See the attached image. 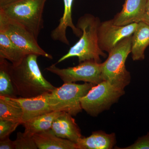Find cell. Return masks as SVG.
Returning a JSON list of instances; mask_svg holds the SVG:
<instances>
[{
	"label": "cell",
	"mask_w": 149,
	"mask_h": 149,
	"mask_svg": "<svg viewBox=\"0 0 149 149\" xmlns=\"http://www.w3.org/2000/svg\"><path fill=\"white\" fill-rule=\"evenodd\" d=\"M38 57L27 55L17 65L10 63L13 83L17 95L21 97H32L51 93L56 88L43 76L37 63Z\"/></svg>",
	"instance_id": "cell-1"
},
{
	"label": "cell",
	"mask_w": 149,
	"mask_h": 149,
	"mask_svg": "<svg viewBox=\"0 0 149 149\" xmlns=\"http://www.w3.org/2000/svg\"><path fill=\"white\" fill-rule=\"evenodd\" d=\"M100 23L98 17L90 14H85L79 18L76 27L82 31L80 39L57 63L73 57H77L79 63L92 60L101 63L100 57H106L107 54L99 45L98 31Z\"/></svg>",
	"instance_id": "cell-2"
},
{
	"label": "cell",
	"mask_w": 149,
	"mask_h": 149,
	"mask_svg": "<svg viewBox=\"0 0 149 149\" xmlns=\"http://www.w3.org/2000/svg\"><path fill=\"white\" fill-rule=\"evenodd\" d=\"M47 0H13L0 6V13L15 20L38 39L44 27L43 10Z\"/></svg>",
	"instance_id": "cell-3"
},
{
	"label": "cell",
	"mask_w": 149,
	"mask_h": 149,
	"mask_svg": "<svg viewBox=\"0 0 149 149\" xmlns=\"http://www.w3.org/2000/svg\"><path fill=\"white\" fill-rule=\"evenodd\" d=\"M131 40L132 35L121 40L109 53L106 61L102 63L103 80L123 89L129 85L131 80L125 63L131 53Z\"/></svg>",
	"instance_id": "cell-4"
},
{
	"label": "cell",
	"mask_w": 149,
	"mask_h": 149,
	"mask_svg": "<svg viewBox=\"0 0 149 149\" xmlns=\"http://www.w3.org/2000/svg\"><path fill=\"white\" fill-rule=\"evenodd\" d=\"M90 83H64L49 93V102L52 111H63L75 116L82 111L80 99L95 86Z\"/></svg>",
	"instance_id": "cell-5"
},
{
	"label": "cell",
	"mask_w": 149,
	"mask_h": 149,
	"mask_svg": "<svg viewBox=\"0 0 149 149\" xmlns=\"http://www.w3.org/2000/svg\"><path fill=\"white\" fill-rule=\"evenodd\" d=\"M125 94L124 89L105 81L93 86L88 94L80 99L81 107L88 114L96 116Z\"/></svg>",
	"instance_id": "cell-6"
},
{
	"label": "cell",
	"mask_w": 149,
	"mask_h": 149,
	"mask_svg": "<svg viewBox=\"0 0 149 149\" xmlns=\"http://www.w3.org/2000/svg\"><path fill=\"white\" fill-rule=\"evenodd\" d=\"M0 30L4 32L27 55L35 54L50 59L53 58L52 55L40 47L37 39L25 27L2 13H0Z\"/></svg>",
	"instance_id": "cell-7"
},
{
	"label": "cell",
	"mask_w": 149,
	"mask_h": 149,
	"mask_svg": "<svg viewBox=\"0 0 149 149\" xmlns=\"http://www.w3.org/2000/svg\"><path fill=\"white\" fill-rule=\"evenodd\" d=\"M102 63L94 61H86L77 66L60 68L55 64L46 70L58 76L64 83L83 81L97 85L103 81L102 76Z\"/></svg>",
	"instance_id": "cell-8"
},
{
	"label": "cell",
	"mask_w": 149,
	"mask_h": 149,
	"mask_svg": "<svg viewBox=\"0 0 149 149\" xmlns=\"http://www.w3.org/2000/svg\"><path fill=\"white\" fill-rule=\"evenodd\" d=\"M138 24L118 26L114 24L112 19L101 22L98 31L100 47L109 53L121 40L133 35Z\"/></svg>",
	"instance_id": "cell-9"
},
{
	"label": "cell",
	"mask_w": 149,
	"mask_h": 149,
	"mask_svg": "<svg viewBox=\"0 0 149 149\" xmlns=\"http://www.w3.org/2000/svg\"><path fill=\"white\" fill-rule=\"evenodd\" d=\"M49 93L32 97L14 98L22 109V124L34 118L53 111L49 102Z\"/></svg>",
	"instance_id": "cell-10"
},
{
	"label": "cell",
	"mask_w": 149,
	"mask_h": 149,
	"mask_svg": "<svg viewBox=\"0 0 149 149\" xmlns=\"http://www.w3.org/2000/svg\"><path fill=\"white\" fill-rule=\"evenodd\" d=\"M147 0H125L122 10L113 19L114 24L124 26L142 22Z\"/></svg>",
	"instance_id": "cell-11"
},
{
	"label": "cell",
	"mask_w": 149,
	"mask_h": 149,
	"mask_svg": "<svg viewBox=\"0 0 149 149\" xmlns=\"http://www.w3.org/2000/svg\"><path fill=\"white\" fill-rule=\"evenodd\" d=\"M51 129L56 136L76 144L83 137L74 118L65 112L63 111L55 119Z\"/></svg>",
	"instance_id": "cell-12"
},
{
	"label": "cell",
	"mask_w": 149,
	"mask_h": 149,
	"mask_svg": "<svg viewBox=\"0 0 149 149\" xmlns=\"http://www.w3.org/2000/svg\"><path fill=\"white\" fill-rule=\"evenodd\" d=\"M73 0H63L64 10L63 16L60 19L58 26L52 31L51 37L54 41H59L69 45V41L66 37L68 27L72 29L73 33L77 37H80L82 32L73 24L72 17V8Z\"/></svg>",
	"instance_id": "cell-13"
},
{
	"label": "cell",
	"mask_w": 149,
	"mask_h": 149,
	"mask_svg": "<svg viewBox=\"0 0 149 149\" xmlns=\"http://www.w3.org/2000/svg\"><path fill=\"white\" fill-rule=\"evenodd\" d=\"M33 139L39 149H78L77 144L60 138L51 129L35 134Z\"/></svg>",
	"instance_id": "cell-14"
},
{
	"label": "cell",
	"mask_w": 149,
	"mask_h": 149,
	"mask_svg": "<svg viewBox=\"0 0 149 149\" xmlns=\"http://www.w3.org/2000/svg\"><path fill=\"white\" fill-rule=\"evenodd\" d=\"M116 143L115 134L102 131L93 132L88 137H82L77 143L78 149H111Z\"/></svg>",
	"instance_id": "cell-15"
},
{
	"label": "cell",
	"mask_w": 149,
	"mask_h": 149,
	"mask_svg": "<svg viewBox=\"0 0 149 149\" xmlns=\"http://www.w3.org/2000/svg\"><path fill=\"white\" fill-rule=\"evenodd\" d=\"M149 46V25L140 22L132 35L131 53L133 61L143 60L145 52Z\"/></svg>",
	"instance_id": "cell-16"
},
{
	"label": "cell",
	"mask_w": 149,
	"mask_h": 149,
	"mask_svg": "<svg viewBox=\"0 0 149 149\" xmlns=\"http://www.w3.org/2000/svg\"><path fill=\"white\" fill-rule=\"evenodd\" d=\"M62 112H50L24 123L22 124L24 128V133L33 136L37 133L49 130L52 128L54 120Z\"/></svg>",
	"instance_id": "cell-17"
},
{
	"label": "cell",
	"mask_w": 149,
	"mask_h": 149,
	"mask_svg": "<svg viewBox=\"0 0 149 149\" xmlns=\"http://www.w3.org/2000/svg\"><path fill=\"white\" fill-rule=\"evenodd\" d=\"M27 55L0 30V58L6 59L13 65L20 63Z\"/></svg>",
	"instance_id": "cell-18"
},
{
	"label": "cell",
	"mask_w": 149,
	"mask_h": 149,
	"mask_svg": "<svg viewBox=\"0 0 149 149\" xmlns=\"http://www.w3.org/2000/svg\"><path fill=\"white\" fill-rule=\"evenodd\" d=\"M23 111L15 99L0 96V119L14 120L22 124Z\"/></svg>",
	"instance_id": "cell-19"
},
{
	"label": "cell",
	"mask_w": 149,
	"mask_h": 149,
	"mask_svg": "<svg viewBox=\"0 0 149 149\" xmlns=\"http://www.w3.org/2000/svg\"><path fill=\"white\" fill-rule=\"evenodd\" d=\"M10 63L0 58V96L15 98L17 94L10 73Z\"/></svg>",
	"instance_id": "cell-20"
},
{
	"label": "cell",
	"mask_w": 149,
	"mask_h": 149,
	"mask_svg": "<svg viewBox=\"0 0 149 149\" xmlns=\"http://www.w3.org/2000/svg\"><path fill=\"white\" fill-rule=\"evenodd\" d=\"M15 141V149H37V145L32 136L26 133L18 132Z\"/></svg>",
	"instance_id": "cell-21"
},
{
	"label": "cell",
	"mask_w": 149,
	"mask_h": 149,
	"mask_svg": "<svg viewBox=\"0 0 149 149\" xmlns=\"http://www.w3.org/2000/svg\"><path fill=\"white\" fill-rule=\"evenodd\" d=\"M22 123L18 121L0 119V140L9 136Z\"/></svg>",
	"instance_id": "cell-22"
},
{
	"label": "cell",
	"mask_w": 149,
	"mask_h": 149,
	"mask_svg": "<svg viewBox=\"0 0 149 149\" xmlns=\"http://www.w3.org/2000/svg\"><path fill=\"white\" fill-rule=\"evenodd\" d=\"M124 149H149V133L139 138L133 145L123 148Z\"/></svg>",
	"instance_id": "cell-23"
},
{
	"label": "cell",
	"mask_w": 149,
	"mask_h": 149,
	"mask_svg": "<svg viewBox=\"0 0 149 149\" xmlns=\"http://www.w3.org/2000/svg\"><path fill=\"white\" fill-rule=\"evenodd\" d=\"M0 149H15V141H11L9 136L0 140Z\"/></svg>",
	"instance_id": "cell-24"
},
{
	"label": "cell",
	"mask_w": 149,
	"mask_h": 149,
	"mask_svg": "<svg viewBox=\"0 0 149 149\" xmlns=\"http://www.w3.org/2000/svg\"><path fill=\"white\" fill-rule=\"evenodd\" d=\"M142 21L149 25V0H147L146 12Z\"/></svg>",
	"instance_id": "cell-25"
},
{
	"label": "cell",
	"mask_w": 149,
	"mask_h": 149,
	"mask_svg": "<svg viewBox=\"0 0 149 149\" xmlns=\"http://www.w3.org/2000/svg\"><path fill=\"white\" fill-rule=\"evenodd\" d=\"M13 0H0V6L6 4Z\"/></svg>",
	"instance_id": "cell-26"
}]
</instances>
